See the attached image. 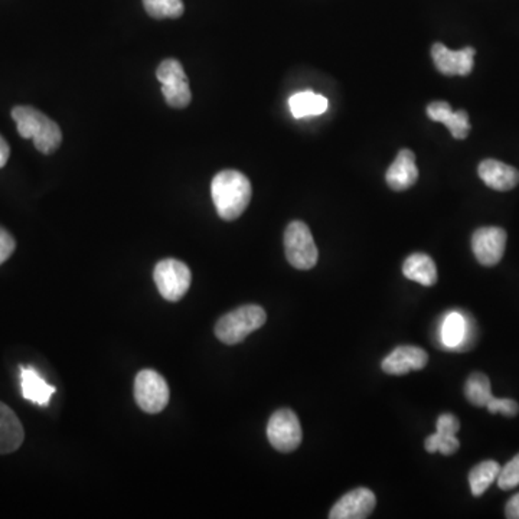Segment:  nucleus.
Instances as JSON below:
<instances>
[{
    "mask_svg": "<svg viewBox=\"0 0 519 519\" xmlns=\"http://www.w3.org/2000/svg\"><path fill=\"white\" fill-rule=\"evenodd\" d=\"M211 195L217 212L222 219L234 221L243 216L251 201V184L238 171H222L212 179Z\"/></svg>",
    "mask_w": 519,
    "mask_h": 519,
    "instance_id": "nucleus-1",
    "label": "nucleus"
},
{
    "mask_svg": "<svg viewBox=\"0 0 519 519\" xmlns=\"http://www.w3.org/2000/svg\"><path fill=\"white\" fill-rule=\"evenodd\" d=\"M17 133L24 139H32L41 154H49L58 149L62 132L58 124L34 107L17 106L12 110Z\"/></svg>",
    "mask_w": 519,
    "mask_h": 519,
    "instance_id": "nucleus-2",
    "label": "nucleus"
},
{
    "mask_svg": "<svg viewBox=\"0 0 519 519\" xmlns=\"http://www.w3.org/2000/svg\"><path fill=\"white\" fill-rule=\"evenodd\" d=\"M267 321L266 311L259 304H246L224 314L216 324V336L226 345L241 344L249 334L261 328Z\"/></svg>",
    "mask_w": 519,
    "mask_h": 519,
    "instance_id": "nucleus-3",
    "label": "nucleus"
},
{
    "mask_svg": "<svg viewBox=\"0 0 519 519\" xmlns=\"http://www.w3.org/2000/svg\"><path fill=\"white\" fill-rule=\"evenodd\" d=\"M286 259L298 270H311L318 263V247L314 244L309 227L302 221H293L284 231Z\"/></svg>",
    "mask_w": 519,
    "mask_h": 519,
    "instance_id": "nucleus-4",
    "label": "nucleus"
},
{
    "mask_svg": "<svg viewBox=\"0 0 519 519\" xmlns=\"http://www.w3.org/2000/svg\"><path fill=\"white\" fill-rule=\"evenodd\" d=\"M154 284L166 301L179 302L189 291L192 281L191 270L179 260H162L154 267Z\"/></svg>",
    "mask_w": 519,
    "mask_h": 519,
    "instance_id": "nucleus-5",
    "label": "nucleus"
},
{
    "mask_svg": "<svg viewBox=\"0 0 519 519\" xmlns=\"http://www.w3.org/2000/svg\"><path fill=\"white\" fill-rule=\"evenodd\" d=\"M134 398L144 413H161L171 398L166 379L154 369H143L134 379Z\"/></svg>",
    "mask_w": 519,
    "mask_h": 519,
    "instance_id": "nucleus-6",
    "label": "nucleus"
},
{
    "mask_svg": "<svg viewBox=\"0 0 519 519\" xmlns=\"http://www.w3.org/2000/svg\"><path fill=\"white\" fill-rule=\"evenodd\" d=\"M156 77L161 81L162 92L169 106L175 109L189 106L192 100L191 87L178 59H164L157 69Z\"/></svg>",
    "mask_w": 519,
    "mask_h": 519,
    "instance_id": "nucleus-7",
    "label": "nucleus"
},
{
    "mask_svg": "<svg viewBox=\"0 0 519 519\" xmlns=\"http://www.w3.org/2000/svg\"><path fill=\"white\" fill-rule=\"evenodd\" d=\"M267 438L277 451L291 453L296 450L303 438L298 416L289 408L277 410L267 424Z\"/></svg>",
    "mask_w": 519,
    "mask_h": 519,
    "instance_id": "nucleus-8",
    "label": "nucleus"
},
{
    "mask_svg": "<svg viewBox=\"0 0 519 519\" xmlns=\"http://www.w3.org/2000/svg\"><path fill=\"white\" fill-rule=\"evenodd\" d=\"M440 342L443 348L468 351L475 344V322L461 312H450L441 322Z\"/></svg>",
    "mask_w": 519,
    "mask_h": 519,
    "instance_id": "nucleus-9",
    "label": "nucleus"
},
{
    "mask_svg": "<svg viewBox=\"0 0 519 519\" xmlns=\"http://www.w3.org/2000/svg\"><path fill=\"white\" fill-rule=\"evenodd\" d=\"M505 249V229L499 227H483L471 237V249L482 266H496L503 260Z\"/></svg>",
    "mask_w": 519,
    "mask_h": 519,
    "instance_id": "nucleus-10",
    "label": "nucleus"
},
{
    "mask_svg": "<svg viewBox=\"0 0 519 519\" xmlns=\"http://www.w3.org/2000/svg\"><path fill=\"white\" fill-rule=\"evenodd\" d=\"M376 498L373 491L354 489L342 496L329 514L331 519H365L376 509Z\"/></svg>",
    "mask_w": 519,
    "mask_h": 519,
    "instance_id": "nucleus-11",
    "label": "nucleus"
},
{
    "mask_svg": "<svg viewBox=\"0 0 519 519\" xmlns=\"http://www.w3.org/2000/svg\"><path fill=\"white\" fill-rule=\"evenodd\" d=\"M431 57H433L436 69L444 76L449 77L469 76L473 69V65H475V62H473L475 49L473 48L450 51L443 44H434L433 48H431Z\"/></svg>",
    "mask_w": 519,
    "mask_h": 519,
    "instance_id": "nucleus-12",
    "label": "nucleus"
},
{
    "mask_svg": "<svg viewBox=\"0 0 519 519\" xmlns=\"http://www.w3.org/2000/svg\"><path fill=\"white\" fill-rule=\"evenodd\" d=\"M428 352L418 346L403 345L394 349L384 358L381 368L388 376H406L411 371H420L428 365Z\"/></svg>",
    "mask_w": 519,
    "mask_h": 519,
    "instance_id": "nucleus-13",
    "label": "nucleus"
},
{
    "mask_svg": "<svg viewBox=\"0 0 519 519\" xmlns=\"http://www.w3.org/2000/svg\"><path fill=\"white\" fill-rule=\"evenodd\" d=\"M461 429L459 418L453 414H441L438 418V433L431 434L424 441V448L429 453L440 451L444 456L456 453L461 448V441L456 438Z\"/></svg>",
    "mask_w": 519,
    "mask_h": 519,
    "instance_id": "nucleus-14",
    "label": "nucleus"
},
{
    "mask_svg": "<svg viewBox=\"0 0 519 519\" xmlns=\"http://www.w3.org/2000/svg\"><path fill=\"white\" fill-rule=\"evenodd\" d=\"M387 184L393 191H407L418 179L416 156L408 149H403L391 164L386 175Z\"/></svg>",
    "mask_w": 519,
    "mask_h": 519,
    "instance_id": "nucleus-15",
    "label": "nucleus"
},
{
    "mask_svg": "<svg viewBox=\"0 0 519 519\" xmlns=\"http://www.w3.org/2000/svg\"><path fill=\"white\" fill-rule=\"evenodd\" d=\"M478 172L482 181L495 191H511L519 184V172L513 166L495 159H486L482 162Z\"/></svg>",
    "mask_w": 519,
    "mask_h": 519,
    "instance_id": "nucleus-16",
    "label": "nucleus"
},
{
    "mask_svg": "<svg viewBox=\"0 0 519 519\" xmlns=\"http://www.w3.org/2000/svg\"><path fill=\"white\" fill-rule=\"evenodd\" d=\"M428 116L433 122H439L448 127L454 139H466L471 133V122L465 110L453 111L450 104L446 101H434L429 104Z\"/></svg>",
    "mask_w": 519,
    "mask_h": 519,
    "instance_id": "nucleus-17",
    "label": "nucleus"
},
{
    "mask_svg": "<svg viewBox=\"0 0 519 519\" xmlns=\"http://www.w3.org/2000/svg\"><path fill=\"white\" fill-rule=\"evenodd\" d=\"M21 391L25 400L47 407L57 388L47 383L34 366H21Z\"/></svg>",
    "mask_w": 519,
    "mask_h": 519,
    "instance_id": "nucleus-18",
    "label": "nucleus"
},
{
    "mask_svg": "<svg viewBox=\"0 0 519 519\" xmlns=\"http://www.w3.org/2000/svg\"><path fill=\"white\" fill-rule=\"evenodd\" d=\"M24 439L21 420L14 410L0 401V454L14 453L21 448Z\"/></svg>",
    "mask_w": 519,
    "mask_h": 519,
    "instance_id": "nucleus-19",
    "label": "nucleus"
},
{
    "mask_svg": "<svg viewBox=\"0 0 519 519\" xmlns=\"http://www.w3.org/2000/svg\"><path fill=\"white\" fill-rule=\"evenodd\" d=\"M403 273L407 279L420 283L421 286H433L438 281V267L428 254H411L404 261Z\"/></svg>",
    "mask_w": 519,
    "mask_h": 519,
    "instance_id": "nucleus-20",
    "label": "nucleus"
},
{
    "mask_svg": "<svg viewBox=\"0 0 519 519\" xmlns=\"http://www.w3.org/2000/svg\"><path fill=\"white\" fill-rule=\"evenodd\" d=\"M289 107L294 119H306L323 114L328 110V100L313 91H301L289 99Z\"/></svg>",
    "mask_w": 519,
    "mask_h": 519,
    "instance_id": "nucleus-21",
    "label": "nucleus"
},
{
    "mask_svg": "<svg viewBox=\"0 0 519 519\" xmlns=\"http://www.w3.org/2000/svg\"><path fill=\"white\" fill-rule=\"evenodd\" d=\"M499 466L498 461H485L476 465L469 473V485H471V495L481 496L488 491L489 486L498 479Z\"/></svg>",
    "mask_w": 519,
    "mask_h": 519,
    "instance_id": "nucleus-22",
    "label": "nucleus"
},
{
    "mask_svg": "<svg viewBox=\"0 0 519 519\" xmlns=\"http://www.w3.org/2000/svg\"><path fill=\"white\" fill-rule=\"evenodd\" d=\"M465 396L469 403L476 407H486L493 400V389L488 376L482 373H473L465 384Z\"/></svg>",
    "mask_w": 519,
    "mask_h": 519,
    "instance_id": "nucleus-23",
    "label": "nucleus"
},
{
    "mask_svg": "<svg viewBox=\"0 0 519 519\" xmlns=\"http://www.w3.org/2000/svg\"><path fill=\"white\" fill-rule=\"evenodd\" d=\"M144 9L154 19H175L184 15L182 0H143Z\"/></svg>",
    "mask_w": 519,
    "mask_h": 519,
    "instance_id": "nucleus-24",
    "label": "nucleus"
},
{
    "mask_svg": "<svg viewBox=\"0 0 519 519\" xmlns=\"http://www.w3.org/2000/svg\"><path fill=\"white\" fill-rule=\"evenodd\" d=\"M498 486L503 491H511L519 486V453L499 471Z\"/></svg>",
    "mask_w": 519,
    "mask_h": 519,
    "instance_id": "nucleus-25",
    "label": "nucleus"
},
{
    "mask_svg": "<svg viewBox=\"0 0 519 519\" xmlns=\"http://www.w3.org/2000/svg\"><path fill=\"white\" fill-rule=\"evenodd\" d=\"M489 413L491 414H503L505 417H515L519 413V404L511 398H496L493 397V400L489 401L488 406Z\"/></svg>",
    "mask_w": 519,
    "mask_h": 519,
    "instance_id": "nucleus-26",
    "label": "nucleus"
},
{
    "mask_svg": "<svg viewBox=\"0 0 519 519\" xmlns=\"http://www.w3.org/2000/svg\"><path fill=\"white\" fill-rule=\"evenodd\" d=\"M15 249H16V243H15L14 237L11 233H7L6 229L0 227V266L9 260V257L14 254Z\"/></svg>",
    "mask_w": 519,
    "mask_h": 519,
    "instance_id": "nucleus-27",
    "label": "nucleus"
},
{
    "mask_svg": "<svg viewBox=\"0 0 519 519\" xmlns=\"http://www.w3.org/2000/svg\"><path fill=\"white\" fill-rule=\"evenodd\" d=\"M505 516L508 519H519V493L509 499L505 506Z\"/></svg>",
    "mask_w": 519,
    "mask_h": 519,
    "instance_id": "nucleus-28",
    "label": "nucleus"
},
{
    "mask_svg": "<svg viewBox=\"0 0 519 519\" xmlns=\"http://www.w3.org/2000/svg\"><path fill=\"white\" fill-rule=\"evenodd\" d=\"M9 156H11V147L4 137L0 136V168H4L5 164H7Z\"/></svg>",
    "mask_w": 519,
    "mask_h": 519,
    "instance_id": "nucleus-29",
    "label": "nucleus"
}]
</instances>
